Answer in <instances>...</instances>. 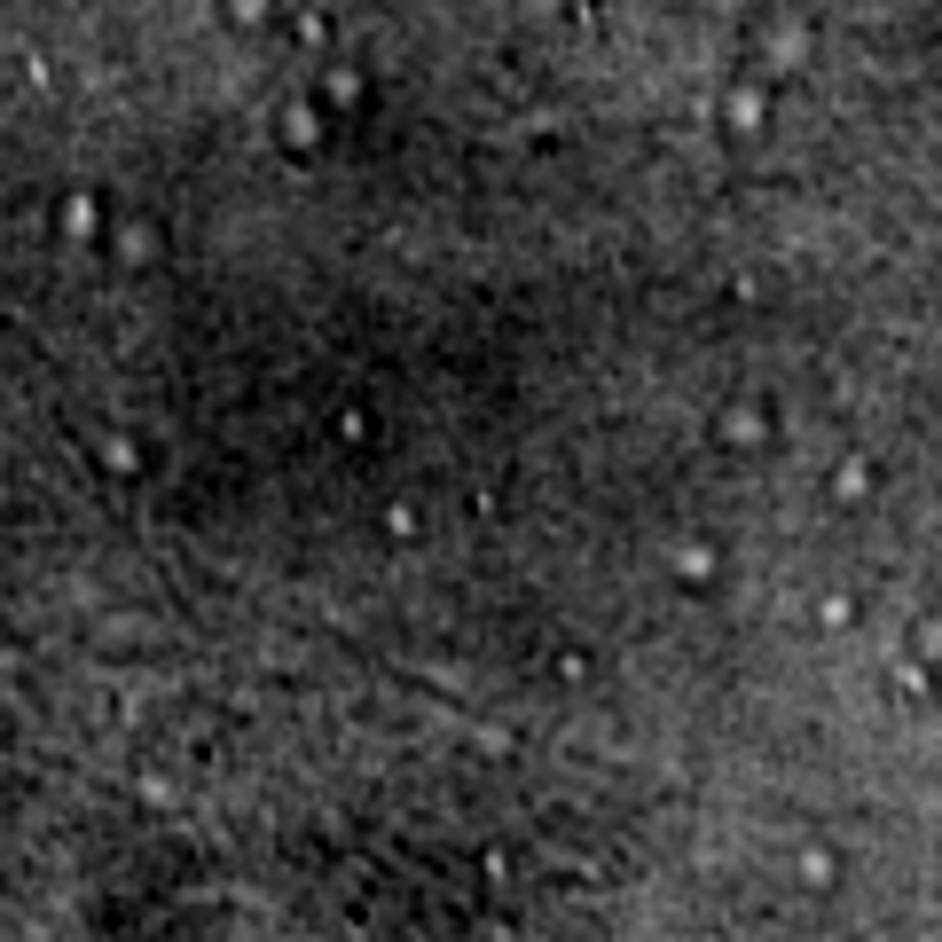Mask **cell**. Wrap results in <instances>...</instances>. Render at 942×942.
<instances>
[{"instance_id":"2","label":"cell","mask_w":942,"mask_h":942,"mask_svg":"<svg viewBox=\"0 0 942 942\" xmlns=\"http://www.w3.org/2000/svg\"><path fill=\"white\" fill-rule=\"evenodd\" d=\"M220 16H228V24H259L267 0H220Z\"/></svg>"},{"instance_id":"1","label":"cell","mask_w":942,"mask_h":942,"mask_svg":"<svg viewBox=\"0 0 942 942\" xmlns=\"http://www.w3.org/2000/svg\"><path fill=\"white\" fill-rule=\"evenodd\" d=\"M283 142H291V150L322 142V118H315V111H291V118H283Z\"/></svg>"}]
</instances>
